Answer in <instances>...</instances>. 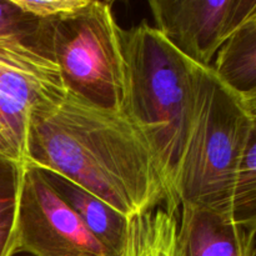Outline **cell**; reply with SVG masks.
Returning a JSON list of instances; mask_svg holds the SVG:
<instances>
[{
    "label": "cell",
    "mask_w": 256,
    "mask_h": 256,
    "mask_svg": "<svg viewBox=\"0 0 256 256\" xmlns=\"http://www.w3.org/2000/svg\"><path fill=\"white\" fill-rule=\"evenodd\" d=\"M254 0H154L155 29L182 55L212 66L220 48L246 19Z\"/></svg>",
    "instance_id": "7"
},
{
    "label": "cell",
    "mask_w": 256,
    "mask_h": 256,
    "mask_svg": "<svg viewBox=\"0 0 256 256\" xmlns=\"http://www.w3.org/2000/svg\"><path fill=\"white\" fill-rule=\"evenodd\" d=\"M0 38H19L48 54L44 22L22 12L14 0H0Z\"/></svg>",
    "instance_id": "13"
},
{
    "label": "cell",
    "mask_w": 256,
    "mask_h": 256,
    "mask_svg": "<svg viewBox=\"0 0 256 256\" xmlns=\"http://www.w3.org/2000/svg\"><path fill=\"white\" fill-rule=\"evenodd\" d=\"M245 22H252V24L256 25V0H254V2H252V9H250V12H249V14H248Z\"/></svg>",
    "instance_id": "16"
},
{
    "label": "cell",
    "mask_w": 256,
    "mask_h": 256,
    "mask_svg": "<svg viewBox=\"0 0 256 256\" xmlns=\"http://www.w3.org/2000/svg\"><path fill=\"white\" fill-rule=\"evenodd\" d=\"M16 252L32 256H116L90 232L48 182L26 164L20 188Z\"/></svg>",
    "instance_id": "6"
},
{
    "label": "cell",
    "mask_w": 256,
    "mask_h": 256,
    "mask_svg": "<svg viewBox=\"0 0 256 256\" xmlns=\"http://www.w3.org/2000/svg\"><path fill=\"white\" fill-rule=\"evenodd\" d=\"M24 168L0 155V256L18 254V209Z\"/></svg>",
    "instance_id": "12"
},
{
    "label": "cell",
    "mask_w": 256,
    "mask_h": 256,
    "mask_svg": "<svg viewBox=\"0 0 256 256\" xmlns=\"http://www.w3.org/2000/svg\"><path fill=\"white\" fill-rule=\"evenodd\" d=\"M252 126L254 116L242 95L225 85L212 66L204 68L178 180L179 206L205 208L230 216Z\"/></svg>",
    "instance_id": "3"
},
{
    "label": "cell",
    "mask_w": 256,
    "mask_h": 256,
    "mask_svg": "<svg viewBox=\"0 0 256 256\" xmlns=\"http://www.w3.org/2000/svg\"><path fill=\"white\" fill-rule=\"evenodd\" d=\"M118 256H182L178 215L160 206L130 218Z\"/></svg>",
    "instance_id": "10"
},
{
    "label": "cell",
    "mask_w": 256,
    "mask_h": 256,
    "mask_svg": "<svg viewBox=\"0 0 256 256\" xmlns=\"http://www.w3.org/2000/svg\"><path fill=\"white\" fill-rule=\"evenodd\" d=\"M65 94L46 52L19 38H0V155L26 165L32 118Z\"/></svg>",
    "instance_id": "5"
},
{
    "label": "cell",
    "mask_w": 256,
    "mask_h": 256,
    "mask_svg": "<svg viewBox=\"0 0 256 256\" xmlns=\"http://www.w3.org/2000/svg\"><path fill=\"white\" fill-rule=\"evenodd\" d=\"M179 220L182 256H256V232L228 215L182 205Z\"/></svg>",
    "instance_id": "8"
},
{
    "label": "cell",
    "mask_w": 256,
    "mask_h": 256,
    "mask_svg": "<svg viewBox=\"0 0 256 256\" xmlns=\"http://www.w3.org/2000/svg\"><path fill=\"white\" fill-rule=\"evenodd\" d=\"M242 100H244L245 105H246V108L249 109V112L256 118V92L244 95V96H242Z\"/></svg>",
    "instance_id": "15"
},
{
    "label": "cell",
    "mask_w": 256,
    "mask_h": 256,
    "mask_svg": "<svg viewBox=\"0 0 256 256\" xmlns=\"http://www.w3.org/2000/svg\"><path fill=\"white\" fill-rule=\"evenodd\" d=\"M26 164L62 175L126 219L169 202L159 162L126 115L68 92L32 118Z\"/></svg>",
    "instance_id": "1"
},
{
    "label": "cell",
    "mask_w": 256,
    "mask_h": 256,
    "mask_svg": "<svg viewBox=\"0 0 256 256\" xmlns=\"http://www.w3.org/2000/svg\"><path fill=\"white\" fill-rule=\"evenodd\" d=\"M24 12L42 22H52L80 12L92 0H14Z\"/></svg>",
    "instance_id": "14"
},
{
    "label": "cell",
    "mask_w": 256,
    "mask_h": 256,
    "mask_svg": "<svg viewBox=\"0 0 256 256\" xmlns=\"http://www.w3.org/2000/svg\"><path fill=\"white\" fill-rule=\"evenodd\" d=\"M45 46L68 92L109 110H122L124 94L122 29L112 2L92 0L62 19L44 22Z\"/></svg>",
    "instance_id": "4"
},
{
    "label": "cell",
    "mask_w": 256,
    "mask_h": 256,
    "mask_svg": "<svg viewBox=\"0 0 256 256\" xmlns=\"http://www.w3.org/2000/svg\"><path fill=\"white\" fill-rule=\"evenodd\" d=\"M212 68L242 96L256 92V25L242 22L220 48Z\"/></svg>",
    "instance_id": "11"
},
{
    "label": "cell",
    "mask_w": 256,
    "mask_h": 256,
    "mask_svg": "<svg viewBox=\"0 0 256 256\" xmlns=\"http://www.w3.org/2000/svg\"><path fill=\"white\" fill-rule=\"evenodd\" d=\"M124 94L122 112L152 148L178 215V180L192 134L204 66L175 49L154 26L142 22L122 32Z\"/></svg>",
    "instance_id": "2"
},
{
    "label": "cell",
    "mask_w": 256,
    "mask_h": 256,
    "mask_svg": "<svg viewBox=\"0 0 256 256\" xmlns=\"http://www.w3.org/2000/svg\"><path fill=\"white\" fill-rule=\"evenodd\" d=\"M42 172L52 189L74 210L90 232L118 256L126 234L129 219L62 175L50 170H42Z\"/></svg>",
    "instance_id": "9"
}]
</instances>
